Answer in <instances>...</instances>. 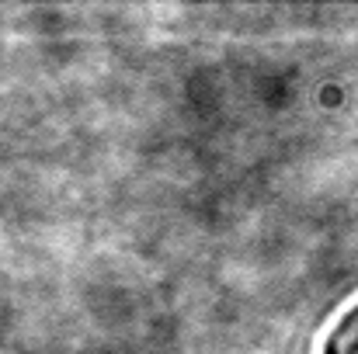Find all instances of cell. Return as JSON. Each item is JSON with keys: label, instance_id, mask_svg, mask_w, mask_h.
Segmentation results:
<instances>
[{"label": "cell", "instance_id": "1", "mask_svg": "<svg viewBox=\"0 0 358 354\" xmlns=\"http://www.w3.org/2000/svg\"><path fill=\"white\" fill-rule=\"evenodd\" d=\"M324 354H358V306L331 330V337L324 341Z\"/></svg>", "mask_w": 358, "mask_h": 354}]
</instances>
